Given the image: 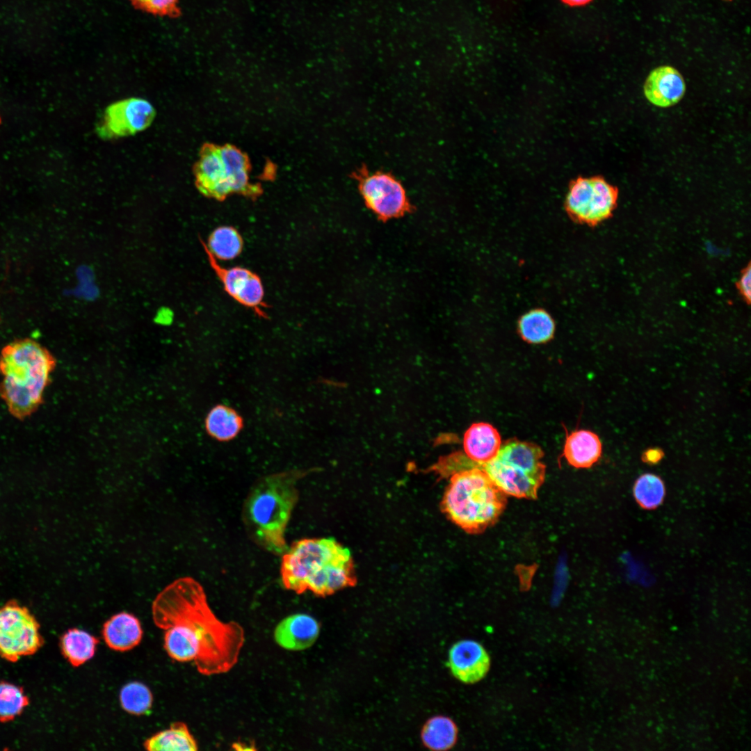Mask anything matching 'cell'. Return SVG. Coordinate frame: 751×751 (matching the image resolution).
Masks as SVG:
<instances>
[{
	"instance_id": "cell-1",
	"label": "cell",
	"mask_w": 751,
	"mask_h": 751,
	"mask_svg": "<svg viewBox=\"0 0 751 751\" xmlns=\"http://www.w3.org/2000/svg\"><path fill=\"white\" fill-rule=\"evenodd\" d=\"M152 615L164 631L163 647L172 660L192 662L206 676L227 672L238 662L243 628L220 620L194 579L179 578L163 589L153 601Z\"/></svg>"
},
{
	"instance_id": "cell-2",
	"label": "cell",
	"mask_w": 751,
	"mask_h": 751,
	"mask_svg": "<svg viewBox=\"0 0 751 751\" xmlns=\"http://www.w3.org/2000/svg\"><path fill=\"white\" fill-rule=\"evenodd\" d=\"M280 575L285 588L322 597L357 583L349 549L332 538L294 542L282 554Z\"/></svg>"
},
{
	"instance_id": "cell-3",
	"label": "cell",
	"mask_w": 751,
	"mask_h": 751,
	"mask_svg": "<svg viewBox=\"0 0 751 751\" xmlns=\"http://www.w3.org/2000/svg\"><path fill=\"white\" fill-rule=\"evenodd\" d=\"M305 471L275 474L260 479L252 487L243 506V519L256 544L277 555L288 546L285 531L298 500L297 483Z\"/></svg>"
},
{
	"instance_id": "cell-4",
	"label": "cell",
	"mask_w": 751,
	"mask_h": 751,
	"mask_svg": "<svg viewBox=\"0 0 751 751\" xmlns=\"http://www.w3.org/2000/svg\"><path fill=\"white\" fill-rule=\"evenodd\" d=\"M55 365L52 355L31 339L16 341L2 350L0 396L13 417L24 419L38 409Z\"/></svg>"
},
{
	"instance_id": "cell-5",
	"label": "cell",
	"mask_w": 751,
	"mask_h": 751,
	"mask_svg": "<svg viewBox=\"0 0 751 751\" xmlns=\"http://www.w3.org/2000/svg\"><path fill=\"white\" fill-rule=\"evenodd\" d=\"M506 504L507 494L476 466L452 474L440 506L453 523L478 534L498 521Z\"/></svg>"
},
{
	"instance_id": "cell-6",
	"label": "cell",
	"mask_w": 751,
	"mask_h": 751,
	"mask_svg": "<svg viewBox=\"0 0 751 751\" xmlns=\"http://www.w3.org/2000/svg\"><path fill=\"white\" fill-rule=\"evenodd\" d=\"M543 455L537 444L511 439L501 446L494 459L478 467L507 495L535 499L545 478Z\"/></svg>"
},
{
	"instance_id": "cell-7",
	"label": "cell",
	"mask_w": 751,
	"mask_h": 751,
	"mask_svg": "<svg viewBox=\"0 0 751 751\" xmlns=\"http://www.w3.org/2000/svg\"><path fill=\"white\" fill-rule=\"evenodd\" d=\"M618 188L601 176L579 177L569 185L564 207L574 222L594 227L611 218Z\"/></svg>"
},
{
	"instance_id": "cell-8",
	"label": "cell",
	"mask_w": 751,
	"mask_h": 751,
	"mask_svg": "<svg viewBox=\"0 0 751 751\" xmlns=\"http://www.w3.org/2000/svg\"><path fill=\"white\" fill-rule=\"evenodd\" d=\"M366 206L382 220L401 217L411 211L412 205L399 179L389 172L371 171L366 166L352 173Z\"/></svg>"
},
{
	"instance_id": "cell-9",
	"label": "cell",
	"mask_w": 751,
	"mask_h": 751,
	"mask_svg": "<svg viewBox=\"0 0 751 751\" xmlns=\"http://www.w3.org/2000/svg\"><path fill=\"white\" fill-rule=\"evenodd\" d=\"M43 644L40 625L29 609L16 601L0 607V656L15 662L33 654Z\"/></svg>"
},
{
	"instance_id": "cell-10",
	"label": "cell",
	"mask_w": 751,
	"mask_h": 751,
	"mask_svg": "<svg viewBox=\"0 0 751 751\" xmlns=\"http://www.w3.org/2000/svg\"><path fill=\"white\" fill-rule=\"evenodd\" d=\"M155 116L153 106L146 99L131 97L108 106L97 131L103 139L128 136L147 128Z\"/></svg>"
},
{
	"instance_id": "cell-11",
	"label": "cell",
	"mask_w": 751,
	"mask_h": 751,
	"mask_svg": "<svg viewBox=\"0 0 751 751\" xmlns=\"http://www.w3.org/2000/svg\"><path fill=\"white\" fill-rule=\"evenodd\" d=\"M202 245L209 263L221 282L225 292L239 304L251 309L259 316L266 318L264 290L260 277L243 267L222 266L206 247L202 243Z\"/></svg>"
},
{
	"instance_id": "cell-12",
	"label": "cell",
	"mask_w": 751,
	"mask_h": 751,
	"mask_svg": "<svg viewBox=\"0 0 751 751\" xmlns=\"http://www.w3.org/2000/svg\"><path fill=\"white\" fill-rule=\"evenodd\" d=\"M452 674L464 683H474L485 677L490 668V657L483 647L472 640L455 643L449 653Z\"/></svg>"
},
{
	"instance_id": "cell-13",
	"label": "cell",
	"mask_w": 751,
	"mask_h": 751,
	"mask_svg": "<svg viewBox=\"0 0 751 751\" xmlns=\"http://www.w3.org/2000/svg\"><path fill=\"white\" fill-rule=\"evenodd\" d=\"M647 99L653 105L666 108L675 105L683 97L686 84L675 68L660 66L650 72L643 87Z\"/></svg>"
},
{
	"instance_id": "cell-14",
	"label": "cell",
	"mask_w": 751,
	"mask_h": 751,
	"mask_svg": "<svg viewBox=\"0 0 751 751\" xmlns=\"http://www.w3.org/2000/svg\"><path fill=\"white\" fill-rule=\"evenodd\" d=\"M195 175L197 187L202 194L223 200L232 193L218 147L206 145L202 150Z\"/></svg>"
},
{
	"instance_id": "cell-15",
	"label": "cell",
	"mask_w": 751,
	"mask_h": 751,
	"mask_svg": "<svg viewBox=\"0 0 751 751\" xmlns=\"http://www.w3.org/2000/svg\"><path fill=\"white\" fill-rule=\"evenodd\" d=\"M320 631L319 624L312 616L305 613L292 614L282 619L274 631V639L281 647L290 651H301L311 647Z\"/></svg>"
},
{
	"instance_id": "cell-16",
	"label": "cell",
	"mask_w": 751,
	"mask_h": 751,
	"mask_svg": "<svg viewBox=\"0 0 751 751\" xmlns=\"http://www.w3.org/2000/svg\"><path fill=\"white\" fill-rule=\"evenodd\" d=\"M102 633L105 643L111 649L123 652L140 644L143 630L136 616L123 611L113 615L104 622Z\"/></svg>"
},
{
	"instance_id": "cell-17",
	"label": "cell",
	"mask_w": 751,
	"mask_h": 751,
	"mask_svg": "<svg viewBox=\"0 0 751 751\" xmlns=\"http://www.w3.org/2000/svg\"><path fill=\"white\" fill-rule=\"evenodd\" d=\"M501 446L499 432L489 423H473L465 433L464 451L468 458L478 466L494 459Z\"/></svg>"
},
{
	"instance_id": "cell-18",
	"label": "cell",
	"mask_w": 751,
	"mask_h": 751,
	"mask_svg": "<svg viewBox=\"0 0 751 751\" xmlns=\"http://www.w3.org/2000/svg\"><path fill=\"white\" fill-rule=\"evenodd\" d=\"M602 453L599 436L586 430H576L566 437L563 456L575 468H589L597 462Z\"/></svg>"
},
{
	"instance_id": "cell-19",
	"label": "cell",
	"mask_w": 751,
	"mask_h": 751,
	"mask_svg": "<svg viewBox=\"0 0 751 751\" xmlns=\"http://www.w3.org/2000/svg\"><path fill=\"white\" fill-rule=\"evenodd\" d=\"M143 747L150 751H196L198 748L188 726L182 722H173L147 738Z\"/></svg>"
},
{
	"instance_id": "cell-20",
	"label": "cell",
	"mask_w": 751,
	"mask_h": 751,
	"mask_svg": "<svg viewBox=\"0 0 751 751\" xmlns=\"http://www.w3.org/2000/svg\"><path fill=\"white\" fill-rule=\"evenodd\" d=\"M99 639L91 633L77 628L66 631L60 638L63 656L74 667H79L95 654Z\"/></svg>"
},
{
	"instance_id": "cell-21",
	"label": "cell",
	"mask_w": 751,
	"mask_h": 751,
	"mask_svg": "<svg viewBox=\"0 0 751 751\" xmlns=\"http://www.w3.org/2000/svg\"><path fill=\"white\" fill-rule=\"evenodd\" d=\"M243 426V419L238 412L224 405L213 407L205 419L207 433L212 438L221 442H227L235 438Z\"/></svg>"
},
{
	"instance_id": "cell-22",
	"label": "cell",
	"mask_w": 751,
	"mask_h": 751,
	"mask_svg": "<svg viewBox=\"0 0 751 751\" xmlns=\"http://www.w3.org/2000/svg\"><path fill=\"white\" fill-rule=\"evenodd\" d=\"M555 332V322L544 309H534L518 321V332L529 344H543L551 340Z\"/></svg>"
},
{
	"instance_id": "cell-23",
	"label": "cell",
	"mask_w": 751,
	"mask_h": 751,
	"mask_svg": "<svg viewBox=\"0 0 751 751\" xmlns=\"http://www.w3.org/2000/svg\"><path fill=\"white\" fill-rule=\"evenodd\" d=\"M200 242L217 260H231L238 257L243 247L239 232L233 227L220 226L209 235L207 243Z\"/></svg>"
},
{
	"instance_id": "cell-24",
	"label": "cell",
	"mask_w": 751,
	"mask_h": 751,
	"mask_svg": "<svg viewBox=\"0 0 751 751\" xmlns=\"http://www.w3.org/2000/svg\"><path fill=\"white\" fill-rule=\"evenodd\" d=\"M457 727L448 717L435 716L425 724L421 732L423 744L433 750L450 749L456 742Z\"/></svg>"
},
{
	"instance_id": "cell-25",
	"label": "cell",
	"mask_w": 751,
	"mask_h": 751,
	"mask_svg": "<svg viewBox=\"0 0 751 751\" xmlns=\"http://www.w3.org/2000/svg\"><path fill=\"white\" fill-rule=\"evenodd\" d=\"M666 494L663 480L653 473L641 474L635 481L633 495L638 505L643 509L655 510L662 505Z\"/></svg>"
},
{
	"instance_id": "cell-26",
	"label": "cell",
	"mask_w": 751,
	"mask_h": 751,
	"mask_svg": "<svg viewBox=\"0 0 751 751\" xmlns=\"http://www.w3.org/2000/svg\"><path fill=\"white\" fill-rule=\"evenodd\" d=\"M120 705L129 714L142 716L150 713L153 695L145 684L134 681L124 684L119 694Z\"/></svg>"
},
{
	"instance_id": "cell-27",
	"label": "cell",
	"mask_w": 751,
	"mask_h": 751,
	"mask_svg": "<svg viewBox=\"0 0 751 751\" xmlns=\"http://www.w3.org/2000/svg\"><path fill=\"white\" fill-rule=\"evenodd\" d=\"M28 697L22 688L8 682H0V721L8 722L19 716L29 704Z\"/></svg>"
},
{
	"instance_id": "cell-28",
	"label": "cell",
	"mask_w": 751,
	"mask_h": 751,
	"mask_svg": "<svg viewBox=\"0 0 751 751\" xmlns=\"http://www.w3.org/2000/svg\"><path fill=\"white\" fill-rule=\"evenodd\" d=\"M218 150L231 190L234 181L248 176L247 158L239 150L231 145L218 147Z\"/></svg>"
},
{
	"instance_id": "cell-29",
	"label": "cell",
	"mask_w": 751,
	"mask_h": 751,
	"mask_svg": "<svg viewBox=\"0 0 751 751\" xmlns=\"http://www.w3.org/2000/svg\"><path fill=\"white\" fill-rule=\"evenodd\" d=\"M133 5L147 13L160 16L177 15L179 0H131Z\"/></svg>"
},
{
	"instance_id": "cell-30",
	"label": "cell",
	"mask_w": 751,
	"mask_h": 751,
	"mask_svg": "<svg viewBox=\"0 0 751 751\" xmlns=\"http://www.w3.org/2000/svg\"><path fill=\"white\" fill-rule=\"evenodd\" d=\"M736 287L743 300L750 305L751 301V266L749 263L741 271Z\"/></svg>"
},
{
	"instance_id": "cell-31",
	"label": "cell",
	"mask_w": 751,
	"mask_h": 751,
	"mask_svg": "<svg viewBox=\"0 0 751 751\" xmlns=\"http://www.w3.org/2000/svg\"><path fill=\"white\" fill-rule=\"evenodd\" d=\"M663 449L659 447H650L645 449L641 455V460L647 465H654L660 462L664 458Z\"/></svg>"
},
{
	"instance_id": "cell-32",
	"label": "cell",
	"mask_w": 751,
	"mask_h": 751,
	"mask_svg": "<svg viewBox=\"0 0 751 751\" xmlns=\"http://www.w3.org/2000/svg\"><path fill=\"white\" fill-rule=\"evenodd\" d=\"M570 6H581L590 3L592 0H561Z\"/></svg>"
},
{
	"instance_id": "cell-33",
	"label": "cell",
	"mask_w": 751,
	"mask_h": 751,
	"mask_svg": "<svg viewBox=\"0 0 751 751\" xmlns=\"http://www.w3.org/2000/svg\"><path fill=\"white\" fill-rule=\"evenodd\" d=\"M727 1H731V0H727Z\"/></svg>"
}]
</instances>
